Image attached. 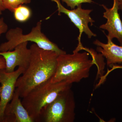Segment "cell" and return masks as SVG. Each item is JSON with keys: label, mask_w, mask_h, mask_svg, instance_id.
Listing matches in <instances>:
<instances>
[{"label": "cell", "mask_w": 122, "mask_h": 122, "mask_svg": "<svg viewBox=\"0 0 122 122\" xmlns=\"http://www.w3.org/2000/svg\"><path fill=\"white\" fill-rule=\"evenodd\" d=\"M30 49L31 53L28 66L18 79L15 86L21 98L37 86L51 79L56 71L59 55L54 51L39 48L35 43Z\"/></svg>", "instance_id": "obj_1"}, {"label": "cell", "mask_w": 122, "mask_h": 122, "mask_svg": "<svg viewBox=\"0 0 122 122\" xmlns=\"http://www.w3.org/2000/svg\"><path fill=\"white\" fill-rule=\"evenodd\" d=\"M77 47L73 54L66 53L59 55L57 58L56 71L51 81L53 83L65 81L70 84L78 83L83 79L89 77L91 69L96 65L95 58L86 51L79 52Z\"/></svg>", "instance_id": "obj_2"}, {"label": "cell", "mask_w": 122, "mask_h": 122, "mask_svg": "<svg viewBox=\"0 0 122 122\" xmlns=\"http://www.w3.org/2000/svg\"><path fill=\"white\" fill-rule=\"evenodd\" d=\"M51 79L31 90L22 98V105L34 122H38L44 107L53 102L61 92L71 88L72 84L65 81L53 83Z\"/></svg>", "instance_id": "obj_3"}, {"label": "cell", "mask_w": 122, "mask_h": 122, "mask_svg": "<svg viewBox=\"0 0 122 122\" xmlns=\"http://www.w3.org/2000/svg\"><path fill=\"white\" fill-rule=\"evenodd\" d=\"M41 20L38 21L36 26L33 27L30 32L24 34L22 29L19 27L10 29L6 33L7 41L0 45V52L13 50L21 43L25 42H34L39 48L45 50L51 51L59 55L66 53L57 45L51 41L41 32Z\"/></svg>", "instance_id": "obj_4"}, {"label": "cell", "mask_w": 122, "mask_h": 122, "mask_svg": "<svg viewBox=\"0 0 122 122\" xmlns=\"http://www.w3.org/2000/svg\"><path fill=\"white\" fill-rule=\"evenodd\" d=\"M76 107L71 88L61 92L56 98L44 107L38 122H73Z\"/></svg>", "instance_id": "obj_5"}, {"label": "cell", "mask_w": 122, "mask_h": 122, "mask_svg": "<svg viewBox=\"0 0 122 122\" xmlns=\"http://www.w3.org/2000/svg\"><path fill=\"white\" fill-rule=\"evenodd\" d=\"M56 2L57 7L58 15L63 13L67 15L71 22L79 30V34L78 37V43H81V38L83 33L87 35L89 38L92 37H96V35L92 31L89 27L90 23L92 26L95 22L90 15L93 10L84 9L82 8L81 5H79L76 9L69 10L66 8L61 4L60 0H51Z\"/></svg>", "instance_id": "obj_6"}, {"label": "cell", "mask_w": 122, "mask_h": 122, "mask_svg": "<svg viewBox=\"0 0 122 122\" xmlns=\"http://www.w3.org/2000/svg\"><path fill=\"white\" fill-rule=\"evenodd\" d=\"M25 69L19 66L12 72H7L5 69L0 70V122H4L5 110L13 97L18 79Z\"/></svg>", "instance_id": "obj_7"}, {"label": "cell", "mask_w": 122, "mask_h": 122, "mask_svg": "<svg viewBox=\"0 0 122 122\" xmlns=\"http://www.w3.org/2000/svg\"><path fill=\"white\" fill-rule=\"evenodd\" d=\"M28 42H25L18 45L13 51L0 52V56L3 57L5 60L6 72H13L17 66L23 67L25 69L28 67L31 52L30 49L28 48Z\"/></svg>", "instance_id": "obj_8"}, {"label": "cell", "mask_w": 122, "mask_h": 122, "mask_svg": "<svg viewBox=\"0 0 122 122\" xmlns=\"http://www.w3.org/2000/svg\"><path fill=\"white\" fill-rule=\"evenodd\" d=\"M105 10L103 17L107 20L106 24L101 25L100 29L108 32L107 38L112 40L116 38L122 46V22L118 13V4L117 0H113L112 8H108L104 5H101Z\"/></svg>", "instance_id": "obj_9"}, {"label": "cell", "mask_w": 122, "mask_h": 122, "mask_svg": "<svg viewBox=\"0 0 122 122\" xmlns=\"http://www.w3.org/2000/svg\"><path fill=\"white\" fill-rule=\"evenodd\" d=\"M20 98L15 89L11 102L7 105L5 110L3 122H34Z\"/></svg>", "instance_id": "obj_10"}, {"label": "cell", "mask_w": 122, "mask_h": 122, "mask_svg": "<svg viewBox=\"0 0 122 122\" xmlns=\"http://www.w3.org/2000/svg\"><path fill=\"white\" fill-rule=\"evenodd\" d=\"M107 38V44L103 43L97 39L94 41L93 44L97 46L96 50L106 58L108 66L111 67L116 63H122V46L116 45L112 40Z\"/></svg>", "instance_id": "obj_11"}, {"label": "cell", "mask_w": 122, "mask_h": 122, "mask_svg": "<svg viewBox=\"0 0 122 122\" xmlns=\"http://www.w3.org/2000/svg\"><path fill=\"white\" fill-rule=\"evenodd\" d=\"M13 13L15 20L20 22H26L31 17L32 14L31 9L22 5L15 8Z\"/></svg>", "instance_id": "obj_12"}, {"label": "cell", "mask_w": 122, "mask_h": 122, "mask_svg": "<svg viewBox=\"0 0 122 122\" xmlns=\"http://www.w3.org/2000/svg\"><path fill=\"white\" fill-rule=\"evenodd\" d=\"M3 4L5 10L13 12L14 10L20 5L29 4L31 0H3Z\"/></svg>", "instance_id": "obj_13"}, {"label": "cell", "mask_w": 122, "mask_h": 122, "mask_svg": "<svg viewBox=\"0 0 122 122\" xmlns=\"http://www.w3.org/2000/svg\"><path fill=\"white\" fill-rule=\"evenodd\" d=\"M62 2L66 3L67 6L71 9H75L83 3H92L93 2L92 0H61Z\"/></svg>", "instance_id": "obj_14"}, {"label": "cell", "mask_w": 122, "mask_h": 122, "mask_svg": "<svg viewBox=\"0 0 122 122\" xmlns=\"http://www.w3.org/2000/svg\"><path fill=\"white\" fill-rule=\"evenodd\" d=\"M8 30V25L5 22L4 18H0V36Z\"/></svg>", "instance_id": "obj_15"}, {"label": "cell", "mask_w": 122, "mask_h": 122, "mask_svg": "<svg viewBox=\"0 0 122 122\" xmlns=\"http://www.w3.org/2000/svg\"><path fill=\"white\" fill-rule=\"evenodd\" d=\"M6 63L5 60L2 56H0V70L5 69Z\"/></svg>", "instance_id": "obj_16"}, {"label": "cell", "mask_w": 122, "mask_h": 122, "mask_svg": "<svg viewBox=\"0 0 122 122\" xmlns=\"http://www.w3.org/2000/svg\"><path fill=\"white\" fill-rule=\"evenodd\" d=\"M5 10L3 4V0H0V15L2 14V12Z\"/></svg>", "instance_id": "obj_17"}, {"label": "cell", "mask_w": 122, "mask_h": 122, "mask_svg": "<svg viewBox=\"0 0 122 122\" xmlns=\"http://www.w3.org/2000/svg\"><path fill=\"white\" fill-rule=\"evenodd\" d=\"M118 4V7L119 10L122 11V0H117Z\"/></svg>", "instance_id": "obj_18"}, {"label": "cell", "mask_w": 122, "mask_h": 122, "mask_svg": "<svg viewBox=\"0 0 122 122\" xmlns=\"http://www.w3.org/2000/svg\"><path fill=\"white\" fill-rule=\"evenodd\" d=\"M115 68L116 69H117V68H121V69H122V66H115Z\"/></svg>", "instance_id": "obj_19"}, {"label": "cell", "mask_w": 122, "mask_h": 122, "mask_svg": "<svg viewBox=\"0 0 122 122\" xmlns=\"http://www.w3.org/2000/svg\"><path fill=\"white\" fill-rule=\"evenodd\" d=\"M0 89H1V87H0Z\"/></svg>", "instance_id": "obj_20"}]
</instances>
